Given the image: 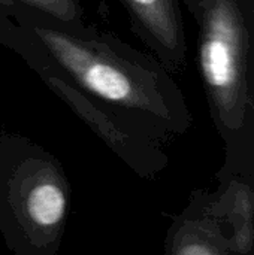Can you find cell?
<instances>
[{
	"instance_id": "277c9868",
	"label": "cell",
	"mask_w": 254,
	"mask_h": 255,
	"mask_svg": "<svg viewBox=\"0 0 254 255\" xmlns=\"http://www.w3.org/2000/svg\"><path fill=\"white\" fill-rule=\"evenodd\" d=\"M0 39L16 49L27 63L39 73L46 85L57 93L64 102L100 136V139L132 169L141 175H151L159 170L163 160L159 149L151 145L145 134L132 128L127 123L120 120L112 111L94 100L91 96L79 90L54 67H51L33 46L25 33L15 25H3L0 22Z\"/></svg>"
},
{
	"instance_id": "8992f818",
	"label": "cell",
	"mask_w": 254,
	"mask_h": 255,
	"mask_svg": "<svg viewBox=\"0 0 254 255\" xmlns=\"http://www.w3.org/2000/svg\"><path fill=\"white\" fill-rule=\"evenodd\" d=\"M228 241L211 220L184 218L174 230L168 244V253L175 255L226 254L231 250Z\"/></svg>"
},
{
	"instance_id": "6da1fadb",
	"label": "cell",
	"mask_w": 254,
	"mask_h": 255,
	"mask_svg": "<svg viewBox=\"0 0 254 255\" xmlns=\"http://www.w3.org/2000/svg\"><path fill=\"white\" fill-rule=\"evenodd\" d=\"M13 15L40 57L67 81L142 128L180 131L187 112L177 87L148 57L85 24H67L13 3Z\"/></svg>"
},
{
	"instance_id": "3957f363",
	"label": "cell",
	"mask_w": 254,
	"mask_h": 255,
	"mask_svg": "<svg viewBox=\"0 0 254 255\" xmlns=\"http://www.w3.org/2000/svg\"><path fill=\"white\" fill-rule=\"evenodd\" d=\"M249 34L234 0L201 4L199 66L219 123L238 130L247 112Z\"/></svg>"
},
{
	"instance_id": "5b68a950",
	"label": "cell",
	"mask_w": 254,
	"mask_h": 255,
	"mask_svg": "<svg viewBox=\"0 0 254 255\" xmlns=\"http://www.w3.org/2000/svg\"><path fill=\"white\" fill-rule=\"evenodd\" d=\"M135 27L166 64L184 60L186 40L177 0H120Z\"/></svg>"
},
{
	"instance_id": "7a4b0ae2",
	"label": "cell",
	"mask_w": 254,
	"mask_h": 255,
	"mask_svg": "<svg viewBox=\"0 0 254 255\" xmlns=\"http://www.w3.org/2000/svg\"><path fill=\"white\" fill-rule=\"evenodd\" d=\"M69 209V185L60 164L39 146L0 161V227L16 253L54 254Z\"/></svg>"
}]
</instances>
